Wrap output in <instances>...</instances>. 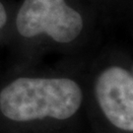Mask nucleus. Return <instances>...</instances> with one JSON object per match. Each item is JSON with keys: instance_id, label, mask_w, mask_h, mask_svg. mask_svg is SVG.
<instances>
[{"instance_id": "obj_1", "label": "nucleus", "mask_w": 133, "mask_h": 133, "mask_svg": "<svg viewBox=\"0 0 133 133\" xmlns=\"http://www.w3.org/2000/svg\"><path fill=\"white\" fill-rule=\"evenodd\" d=\"M86 104V84L77 76L22 74L0 83V124L15 132H60Z\"/></svg>"}, {"instance_id": "obj_2", "label": "nucleus", "mask_w": 133, "mask_h": 133, "mask_svg": "<svg viewBox=\"0 0 133 133\" xmlns=\"http://www.w3.org/2000/svg\"><path fill=\"white\" fill-rule=\"evenodd\" d=\"M86 97L105 133H133V72L109 64L91 76Z\"/></svg>"}, {"instance_id": "obj_3", "label": "nucleus", "mask_w": 133, "mask_h": 133, "mask_svg": "<svg viewBox=\"0 0 133 133\" xmlns=\"http://www.w3.org/2000/svg\"><path fill=\"white\" fill-rule=\"evenodd\" d=\"M16 29L25 38L44 36L67 44L80 37L84 20L65 0H24L17 13Z\"/></svg>"}, {"instance_id": "obj_4", "label": "nucleus", "mask_w": 133, "mask_h": 133, "mask_svg": "<svg viewBox=\"0 0 133 133\" xmlns=\"http://www.w3.org/2000/svg\"><path fill=\"white\" fill-rule=\"evenodd\" d=\"M7 22V13L4 8V5L0 2V30L3 29Z\"/></svg>"}]
</instances>
